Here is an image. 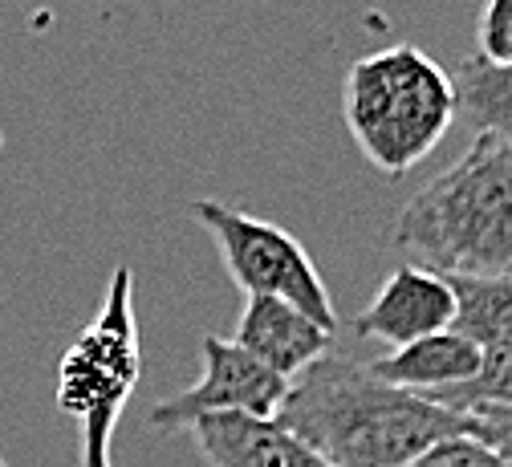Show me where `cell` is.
Segmentation results:
<instances>
[{
    "mask_svg": "<svg viewBox=\"0 0 512 467\" xmlns=\"http://www.w3.org/2000/svg\"><path fill=\"white\" fill-rule=\"evenodd\" d=\"M273 419L330 467H415L431 447L468 435V415L387 386L334 350L289 382Z\"/></svg>",
    "mask_w": 512,
    "mask_h": 467,
    "instance_id": "obj_1",
    "label": "cell"
},
{
    "mask_svg": "<svg viewBox=\"0 0 512 467\" xmlns=\"http://www.w3.org/2000/svg\"><path fill=\"white\" fill-rule=\"evenodd\" d=\"M395 240L443 277H512V147L476 135L407 199Z\"/></svg>",
    "mask_w": 512,
    "mask_h": 467,
    "instance_id": "obj_2",
    "label": "cell"
},
{
    "mask_svg": "<svg viewBox=\"0 0 512 467\" xmlns=\"http://www.w3.org/2000/svg\"><path fill=\"white\" fill-rule=\"evenodd\" d=\"M342 118L366 163L382 175H407L460 118L456 82L419 45H387L350 65Z\"/></svg>",
    "mask_w": 512,
    "mask_h": 467,
    "instance_id": "obj_3",
    "label": "cell"
},
{
    "mask_svg": "<svg viewBox=\"0 0 512 467\" xmlns=\"http://www.w3.org/2000/svg\"><path fill=\"white\" fill-rule=\"evenodd\" d=\"M143 370L135 273L118 264L98 317L57 362V411L82 423V467H110V439Z\"/></svg>",
    "mask_w": 512,
    "mask_h": 467,
    "instance_id": "obj_4",
    "label": "cell"
},
{
    "mask_svg": "<svg viewBox=\"0 0 512 467\" xmlns=\"http://www.w3.org/2000/svg\"><path fill=\"white\" fill-rule=\"evenodd\" d=\"M187 216L216 240L224 269L244 289V297L289 301L317 325L338 329L334 297L297 236L240 208H228L220 199H196V204H187Z\"/></svg>",
    "mask_w": 512,
    "mask_h": 467,
    "instance_id": "obj_5",
    "label": "cell"
},
{
    "mask_svg": "<svg viewBox=\"0 0 512 467\" xmlns=\"http://www.w3.org/2000/svg\"><path fill=\"white\" fill-rule=\"evenodd\" d=\"M200 378L175 398L151 407L155 431H187L208 415H252V419H273L289 394V378L273 374L252 354H244L232 338L204 333L200 342Z\"/></svg>",
    "mask_w": 512,
    "mask_h": 467,
    "instance_id": "obj_6",
    "label": "cell"
},
{
    "mask_svg": "<svg viewBox=\"0 0 512 467\" xmlns=\"http://www.w3.org/2000/svg\"><path fill=\"white\" fill-rule=\"evenodd\" d=\"M456 321V293L443 273H431L423 264H399L382 281L374 301L354 317L358 338L387 342L391 350H403L419 338L452 329Z\"/></svg>",
    "mask_w": 512,
    "mask_h": 467,
    "instance_id": "obj_7",
    "label": "cell"
},
{
    "mask_svg": "<svg viewBox=\"0 0 512 467\" xmlns=\"http://www.w3.org/2000/svg\"><path fill=\"white\" fill-rule=\"evenodd\" d=\"M244 354H252L261 366H269L281 378H297L309 370L317 358H326L334 350V329L317 325L305 317L297 305L277 301V297H248L236 321V338Z\"/></svg>",
    "mask_w": 512,
    "mask_h": 467,
    "instance_id": "obj_8",
    "label": "cell"
},
{
    "mask_svg": "<svg viewBox=\"0 0 512 467\" xmlns=\"http://www.w3.org/2000/svg\"><path fill=\"white\" fill-rule=\"evenodd\" d=\"M187 431L212 467H330L277 419L208 415Z\"/></svg>",
    "mask_w": 512,
    "mask_h": 467,
    "instance_id": "obj_9",
    "label": "cell"
},
{
    "mask_svg": "<svg viewBox=\"0 0 512 467\" xmlns=\"http://www.w3.org/2000/svg\"><path fill=\"white\" fill-rule=\"evenodd\" d=\"M480 362H484V354L468 338H460L456 329H443V333H431V338H419L403 350H391V354L366 362V370L387 386L427 398V394L472 382L480 374Z\"/></svg>",
    "mask_w": 512,
    "mask_h": 467,
    "instance_id": "obj_10",
    "label": "cell"
},
{
    "mask_svg": "<svg viewBox=\"0 0 512 467\" xmlns=\"http://www.w3.org/2000/svg\"><path fill=\"white\" fill-rule=\"evenodd\" d=\"M456 293L452 329L480 354L512 350V277H447Z\"/></svg>",
    "mask_w": 512,
    "mask_h": 467,
    "instance_id": "obj_11",
    "label": "cell"
},
{
    "mask_svg": "<svg viewBox=\"0 0 512 467\" xmlns=\"http://www.w3.org/2000/svg\"><path fill=\"white\" fill-rule=\"evenodd\" d=\"M456 82V114L476 126V135H492L512 147V61L496 65L468 57Z\"/></svg>",
    "mask_w": 512,
    "mask_h": 467,
    "instance_id": "obj_12",
    "label": "cell"
},
{
    "mask_svg": "<svg viewBox=\"0 0 512 467\" xmlns=\"http://www.w3.org/2000/svg\"><path fill=\"white\" fill-rule=\"evenodd\" d=\"M431 403L447 407V411H472V407H484V403H496V407H512V350H492L484 354L480 362V374L464 386H452V390H439V394H427Z\"/></svg>",
    "mask_w": 512,
    "mask_h": 467,
    "instance_id": "obj_13",
    "label": "cell"
},
{
    "mask_svg": "<svg viewBox=\"0 0 512 467\" xmlns=\"http://www.w3.org/2000/svg\"><path fill=\"white\" fill-rule=\"evenodd\" d=\"M476 57L496 65L512 61V0H484L476 21Z\"/></svg>",
    "mask_w": 512,
    "mask_h": 467,
    "instance_id": "obj_14",
    "label": "cell"
},
{
    "mask_svg": "<svg viewBox=\"0 0 512 467\" xmlns=\"http://www.w3.org/2000/svg\"><path fill=\"white\" fill-rule=\"evenodd\" d=\"M464 415H468V435L480 439L484 447H492L512 467V407L484 403V407H472Z\"/></svg>",
    "mask_w": 512,
    "mask_h": 467,
    "instance_id": "obj_15",
    "label": "cell"
},
{
    "mask_svg": "<svg viewBox=\"0 0 512 467\" xmlns=\"http://www.w3.org/2000/svg\"><path fill=\"white\" fill-rule=\"evenodd\" d=\"M415 467H508L492 447H484L472 435H456L439 447H431Z\"/></svg>",
    "mask_w": 512,
    "mask_h": 467,
    "instance_id": "obj_16",
    "label": "cell"
},
{
    "mask_svg": "<svg viewBox=\"0 0 512 467\" xmlns=\"http://www.w3.org/2000/svg\"><path fill=\"white\" fill-rule=\"evenodd\" d=\"M0 467H9V459H5V455H0Z\"/></svg>",
    "mask_w": 512,
    "mask_h": 467,
    "instance_id": "obj_17",
    "label": "cell"
},
{
    "mask_svg": "<svg viewBox=\"0 0 512 467\" xmlns=\"http://www.w3.org/2000/svg\"><path fill=\"white\" fill-rule=\"evenodd\" d=\"M0 147H5V130H0Z\"/></svg>",
    "mask_w": 512,
    "mask_h": 467,
    "instance_id": "obj_18",
    "label": "cell"
}]
</instances>
